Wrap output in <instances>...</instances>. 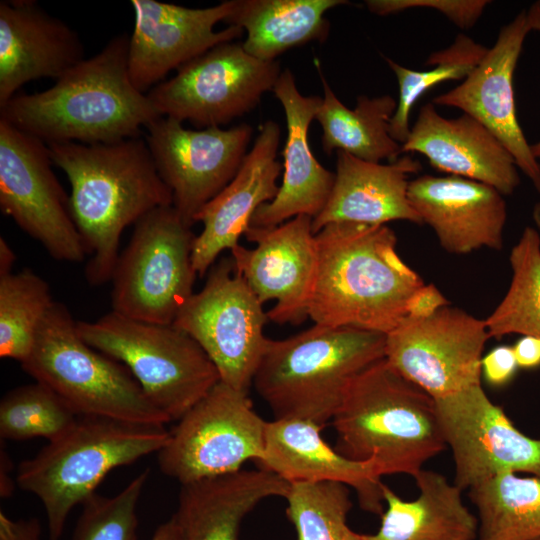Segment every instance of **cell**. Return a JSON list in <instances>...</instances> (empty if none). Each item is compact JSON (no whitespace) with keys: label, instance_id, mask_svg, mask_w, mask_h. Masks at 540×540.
<instances>
[{"label":"cell","instance_id":"19","mask_svg":"<svg viewBox=\"0 0 540 540\" xmlns=\"http://www.w3.org/2000/svg\"><path fill=\"white\" fill-rule=\"evenodd\" d=\"M534 30L528 11L501 28L497 40L463 82L432 103L455 107L491 131L513 156L517 167L540 192V163L517 120L513 75L527 34Z\"/></svg>","mask_w":540,"mask_h":540},{"label":"cell","instance_id":"27","mask_svg":"<svg viewBox=\"0 0 540 540\" xmlns=\"http://www.w3.org/2000/svg\"><path fill=\"white\" fill-rule=\"evenodd\" d=\"M290 483L258 468L181 485L173 514L179 540H239L243 519L269 497H285Z\"/></svg>","mask_w":540,"mask_h":540},{"label":"cell","instance_id":"4","mask_svg":"<svg viewBox=\"0 0 540 540\" xmlns=\"http://www.w3.org/2000/svg\"><path fill=\"white\" fill-rule=\"evenodd\" d=\"M331 422L335 449L373 460L381 476L414 477L446 448L435 399L385 358L355 378Z\"/></svg>","mask_w":540,"mask_h":540},{"label":"cell","instance_id":"11","mask_svg":"<svg viewBox=\"0 0 540 540\" xmlns=\"http://www.w3.org/2000/svg\"><path fill=\"white\" fill-rule=\"evenodd\" d=\"M281 72L277 60L257 59L242 43L229 41L178 68L147 96L160 116L202 129L221 127L255 109Z\"/></svg>","mask_w":540,"mask_h":540},{"label":"cell","instance_id":"39","mask_svg":"<svg viewBox=\"0 0 540 540\" xmlns=\"http://www.w3.org/2000/svg\"><path fill=\"white\" fill-rule=\"evenodd\" d=\"M517 361L513 348L500 345L482 357L481 369L486 381L493 386H503L514 376Z\"/></svg>","mask_w":540,"mask_h":540},{"label":"cell","instance_id":"44","mask_svg":"<svg viewBox=\"0 0 540 540\" xmlns=\"http://www.w3.org/2000/svg\"><path fill=\"white\" fill-rule=\"evenodd\" d=\"M16 257L12 248L5 240L0 237V276L12 273Z\"/></svg>","mask_w":540,"mask_h":540},{"label":"cell","instance_id":"25","mask_svg":"<svg viewBox=\"0 0 540 540\" xmlns=\"http://www.w3.org/2000/svg\"><path fill=\"white\" fill-rule=\"evenodd\" d=\"M272 92L285 113L287 138L279 190L272 201L256 210L251 220L250 226L262 228L278 226L298 215L315 218L326 205L335 181V173L319 163L308 140L322 97L302 95L289 69L281 72Z\"/></svg>","mask_w":540,"mask_h":540},{"label":"cell","instance_id":"34","mask_svg":"<svg viewBox=\"0 0 540 540\" xmlns=\"http://www.w3.org/2000/svg\"><path fill=\"white\" fill-rule=\"evenodd\" d=\"M53 303L48 283L25 268L0 276V356L22 363Z\"/></svg>","mask_w":540,"mask_h":540},{"label":"cell","instance_id":"15","mask_svg":"<svg viewBox=\"0 0 540 540\" xmlns=\"http://www.w3.org/2000/svg\"><path fill=\"white\" fill-rule=\"evenodd\" d=\"M156 169L172 193V206L191 226L198 212L236 176L247 155L252 127L187 129L159 117L143 135Z\"/></svg>","mask_w":540,"mask_h":540},{"label":"cell","instance_id":"33","mask_svg":"<svg viewBox=\"0 0 540 540\" xmlns=\"http://www.w3.org/2000/svg\"><path fill=\"white\" fill-rule=\"evenodd\" d=\"M487 51L488 48L467 35L459 34L448 48L429 55L425 65L433 68L427 70H412L385 57L399 87L397 108L389 126L390 136L401 145L404 144L410 134V112L416 101L437 84L448 80H464Z\"/></svg>","mask_w":540,"mask_h":540},{"label":"cell","instance_id":"46","mask_svg":"<svg viewBox=\"0 0 540 540\" xmlns=\"http://www.w3.org/2000/svg\"><path fill=\"white\" fill-rule=\"evenodd\" d=\"M536 30H540V3L538 4L536 13ZM531 151L534 157L540 160V140L536 144L531 145Z\"/></svg>","mask_w":540,"mask_h":540},{"label":"cell","instance_id":"45","mask_svg":"<svg viewBox=\"0 0 540 540\" xmlns=\"http://www.w3.org/2000/svg\"><path fill=\"white\" fill-rule=\"evenodd\" d=\"M151 540H179L178 531L174 518L161 524L155 531Z\"/></svg>","mask_w":540,"mask_h":540},{"label":"cell","instance_id":"17","mask_svg":"<svg viewBox=\"0 0 540 540\" xmlns=\"http://www.w3.org/2000/svg\"><path fill=\"white\" fill-rule=\"evenodd\" d=\"M312 220L298 215L274 227L250 226L244 236L255 247L238 244L230 251L258 300L276 301L267 312L275 323L297 325L308 317L318 266Z\"/></svg>","mask_w":540,"mask_h":540},{"label":"cell","instance_id":"8","mask_svg":"<svg viewBox=\"0 0 540 540\" xmlns=\"http://www.w3.org/2000/svg\"><path fill=\"white\" fill-rule=\"evenodd\" d=\"M80 337L123 364L149 400L179 420L219 381V373L187 333L173 324L130 319L111 311L93 322L77 321Z\"/></svg>","mask_w":540,"mask_h":540},{"label":"cell","instance_id":"12","mask_svg":"<svg viewBox=\"0 0 540 540\" xmlns=\"http://www.w3.org/2000/svg\"><path fill=\"white\" fill-rule=\"evenodd\" d=\"M231 259L210 269L173 325L192 337L215 365L220 381L248 391L269 339L267 312Z\"/></svg>","mask_w":540,"mask_h":540},{"label":"cell","instance_id":"21","mask_svg":"<svg viewBox=\"0 0 540 540\" xmlns=\"http://www.w3.org/2000/svg\"><path fill=\"white\" fill-rule=\"evenodd\" d=\"M323 428L296 418L267 422L264 449L255 461L257 466L289 483L344 484L354 489L364 511L381 516L384 483L375 462L356 461L340 454L322 438Z\"/></svg>","mask_w":540,"mask_h":540},{"label":"cell","instance_id":"14","mask_svg":"<svg viewBox=\"0 0 540 540\" xmlns=\"http://www.w3.org/2000/svg\"><path fill=\"white\" fill-rule=\"evenodd\" d=\"M485 320L446 305L424 319L405 318L386 335L385 359L434 399L481 384Z\"/></svg>","mask_w":540,"mask_h":540},{"label":"cell","instance_id":"37","mask_svg":"<svg viewBox=\"0 0 540 540\" xmlns=\"http://www.w3.org/2000/svg\"><path fill=\"white\" fill-rule=\"evenodd\" d=\"M148 477L145 469L116 495L94 493L82 504L72 540H137V505Z\"/></svg>","mask_w":540,"mask_h":540},{"label":"cell","instance_id":"13","mask_svg":"<svg viewBox=\"0 0 540 540\" xmlns=\"http://www.w3.org/2000/svg\"><path fill=\"white\" fill-rule=\"evenodd\" d=\"M52 164L47 144L0 119L1 211L51 257L79 263L87 254Z\"/></svg>","mask_w":540,"mask_h":540},{"label":"cell","instance_id":"20","mask_svg":"<svg viewBox=\"0 0 540 540\" xmlns=\"http://www.w3.org/2000/svg\"><path fill=\"white\" fill-rule=\"evenodd\" d=\"M280 137L279 124L266 121L236 176L195 216L194 222L203 226L195 237L192 252L193 267L199 277L220 253L239 244L256 210L275 198L283 167L277 160Z\"/></svg>","mask_w":540,"mask_h":540},{"label":"cell","instance_id":"41","mask_svg":"<svg viewBox=\"0 0 540 540\" xmlns=\"http://www.w3.org/2000/svg\"><path fill=\"white\" fill-rule=\"evenodd\" d=\"M41 524L37 518L13 520L0 511V540H40Z\"/></svg>","mask_w":540,"mask_h":540},{"label":"cell","instance_id":"10","mask_svg":"<svg viewBox=\"0 0 540 540\" xmlns=\"http://www.w3.org/2000/svg\"><path fill=\"white\" fill-rule=\"evenodd\" d=\"M266 425L248 391L219 381L169 431L160 470L181 485L235 473L261 457Z\"/></svg>","mask_w":540,"mask_h":540},{"label":"cell","instance_id":"40","mask_svg":"<svg viewBox=\"0 0 540 540\" xmlns=\"http://www.w3.org/2000/svg\"><path fill=\"white\" fill-rule=\"evenodd\" d=\"M446 305H449L447 299L434 285L424 284L411 296L407 305L406 318L424 319Z\"/></svg>","mask_w":540,"mask_h":540},{"label":"cell","instance_id":"9","mask_svg":"<svg viewBox=\"0 0 540 540\" xmlns=\"http://www.w3.org/2000/svg\"><path fill=\"white\" fill-rule=\"evenodd\" d=\"M134 225L111 278L112 311L138 321L173 324L193 294L196 236L172 205L150 211Z\"/></svg>","mask_w":540,"mask_h":540},{"label":"cell","instance_id":"30","mask_svg":"<svg viewBox=\"0 0 540 540\" xmlns=\"http://www.w3.org/2000/svg\"><path fill=\"white\" fill-rule=\"evenodd\" d=\"M324 95L315 119L322 128V148L330 155L344 151L368 162L396 161L402 145L389 133L397 101L390 95L357 98L353 109L345 106L325 79L319 61L315 59Z\"/></svg>","mask_w":540,"mask_h":540},{"label":"cell","instance_id":"24","mask_svg":"<svg viewBox=\"0 0 540 540\" xmlns=\"http://www.w3.org/2000/svg\"><path fill=\"white\" fill-rule=\"evenodd\" d=\"M401 152L422 154L435 169L484 183L504 196L520 184L513 156L489 129L466 113L444 118L433 103L420 108Z\"/></svg>","mask_w":540,"mask_h":540},{"label":"cell","instance_id":"23","mask_svg":"<svg viewBox=\"0 0 540 540\" xmlns=\"http://www.w3.org/2000/svg\"><path fill=\"white\" fill-rule=\"evenodd\" d=\"M84 59L78 33L35 0L0 2V107L26 83L56 81Z\"/></svg>","mask_w":540,"mask_h":540},{"label":"cell","instance_id":"3","mask_svg":"<svg viewBox=\"0 0 540 540\" xmlns=\"http://www.w3.org/2000/svg\"><path fill=\"white\" fill-rule=\"evenodd\" d=\"M318 266L308 317L330 327L387 335L424 285L400 258L387 225L335 222L315 234Z\"/></svg>","mask_w":540,"mask_h":540},{"label":"cell","instance_id":"31","mask_svg":"<svg viewBox=\"0 0 540 540\" xmlns=\"http://www.w3.org/2000/svg\"><path fill=\"white\" fill-rule=\"evenodd\" d=\"M478 540H540V478L498 474L469 489Z\"/></svg>","mask_w":540,"mask_h":540},{"label":"cell","instance_id":"29","mask_svg":"<svg viewBox=\"0 0 540 540\" xmlns=\"http://www.w3.org/2000/svg\"><path fill=\"white\" fill-rule=\"evenodd\" d=\"M345 0H234L224 20L246 32L242 43L251 56L274 61L285 51L311 41L324 42L329 33L325 13Z\"/></svg>","mask_w":540,"mask_h":540},{"label":"cell","instance_id":"36","mask_svg":"<svg viewBox=\"0 0 540 540\" xmlns=\"http://www.w3.org/2000/svg\"><path fill=\"white\" fill-rule=\"evenodd\" d=\"M77 416L49 388L35 382L8 391L0 402L1 440L43 437L65 432Z\"/></svg>","mask_w":540,"mask_h":540},{"label":"cell","instance_id":"43","mask_svg":"<svg viewBox=\"0 0 540 540\" xmlns=\"http://www.w3.org/2000/svg\"><path fill=\"white\" fill-rule=\"evenodd\" d=\"M12 461L8 453L1 447L0 451V496L8 498L13 494L14 482L11 477Z\"/></svg>","mask_w":540,"mask_h":540},{"label":"cell","instance_id":"42","mask_svg":"<svg viewBox=\"0 0 540 540\" xmlns=\"http://www.w3.org/2000/svg\"><path fill=\"white\" fill-rule=\"evenodd\" d=\"M518 367L531 369L540 366V339L530 335L521 337L512 347Z\"/></svg>","mask_w":540,"mask_h":540},{"label":"cell","instance_id":"6","mask_svg":"<svg viewBox=\"0 0 540 540\" xmlns=\"http://www.w3.org/2000/svg\"><path fill=\"white\" fill-rule=\"evenodd\" d=\"M168 437L164 426L79 416L65 432L19 464L16 483L39 498L49 540H60L72 509L90 498L109 472L158 453Z\"/></svg>","mask_w":540,"mask_h":540},{"label":"cell","instance_id":"28","mask_svg":"<svg viewBox=\"0 0 540 540\" xmlns=\"http://www.w3.org/2000/svg\"><path fill=\"white\" fill-rule=\"evenodd\" d=\"M419 495L403 500L383 485L386 509L374 534L362 540H475L478 518L464 504L462 490L435 471L424 468L414 477Z\"/></svg>","mask_w":540,"mask_h":540},{"label":"cell","instance_id":"32","mask_svg":"<svg viewBox=\"0 0 540 540\" xmlns=\"http://www.w3.org/2000/svg\"><path fill=\"white\" fill-rule=\"evenodd\" d=\"M512 278L499 305L485 319L490 338L509 334L540 339V236L526 227L509 255Z\"/></svg>","mask_w":540,"mask_h":540},{"label":"cell","instance_id":"22","mask_svg":"<svg viewBox=\"0 0 540 540\" xmlns=\"http://www.w3.org/2000/svg\"><path fill=\"white\" fill-rule=\"evenodd\" d=\"M503 196L489 185L453 175H422L408 186L409 201L422 223L452 254L502 248L507 218Z\"/></svg>","mask_w":540,"mask_h":540},{"label":"cell","instance_id":"7","mask_svg":"<svg viewBox=\"0 0 540 540\" xmlns=\"http://www.w3.org/2000/svg\"><path fill=\"white\" fill-rule=\"evenodd\" d=\"M77 416L164 426L171 420L156 407L120 362L88 345L68 308L53 301L21 363Z\"/></svg>","mask_w":540,"mask_h":540},{"label":"cell","instance_id":"2","mask_svg":"<svg viewBox=\"0 0 540 540\" xmlns=\"http://www.w3.org/2000/svg\"><path fill=\"white\" fill-rule=\"evenodd\" d=\"M130 35L112 37L55 84L18 93L0 107V119L45 144L110 143L144 135L161 117L147 94L132 84L128 70Z\"/></svg>","mask_w":540,"mask_h":540},{"label":"cell","instance_id":"35","mask_svg":"<svg viewBox=\"0 0 540 540\" xmlns=\"http://www.w3.org/2000/svg\"><path fill=\"white\" fill-rule=\"evenodd\" d=\"M286 515L298 540H362L351 530L347 515L352 508L348 486L337 482H295L284 497Z\"/></svg>","mask_w":540,"mask_h":540},{"label":"cell","instance_id":"38","mask_svg":"<svg viewBox=\"0 0 540 540\" xmlns=\"http://www.w3.org/2000/svg\"><path fill=\"white\" fill-rule=\"evenodd\" d=\"M487 0H367L368 10L385 16L413 8L435 9L461 29L472 28L481 17Z\"/></svg>","mask_w":540,"mask_h":540},{"label":"cell","instance_id":"18","mask_svg":"<svg viewBox=\"0 0 540 540\" xmlns=\"http://www.w3.org/2000/svg\"><path fill=\"white\" fill-rule=\"evenodd\" d=\"M234 0L207 8H188L157 0H132L128 70L132 84L147 94L167 75L211 48L243 34L236 26L215 31L229 16Z\"/></svg>","mask_w":540,"mask_h":540},{"label":"cell","instance_id":"16","mask_svg":"<svg viewBox=\"0 0 540 540\" xmlns=\"http://www.w3.org/2000/svg\"><path fill=\"white\" fill-rule=\"evenodd\" d=\"M435 402L454 460L453 483L462 491L505 472L540 478V438L518 430L481 384Z\"/></svg>","mask_w":540,"mask_h":540},{"label":"cell","instance_id":"26","mask_svg":"<svg viewBox=\"0 0 540 540\" xmlns=\"http://www.w3.org/2000/svg\"><path fill=\"white\" fill-rule=\"evenodd\" d=\"M335 181L323 210L312 220L316 234L335 222L386 225L404 220L422 221L408 198V176L422 169L409 155L381 164L368 162L344 151H336Z\"/></svg>","mask_w":540,"mask_h":540},{"label":"cell","instance_id":"5","mask_svg":"<svg viewBox=\"0 0 540 540\" xmlns=\"http://www.w3.org/2000/svg\"><path fill=\"white\" fill-rule=\"evenodd\" d=\"M385 344V334L314 324L289 338L269 339L252 385L275 419L324 427L355 378L385 358Z\"/></svg>","mask_w":540,"mask_h":540},{"label":"cell","instance_id":"1","mask_svg":"<svg viewBox=\"0 0 540 540\" xmlns=\"http://www.w3.org/2000/svg\"><path fill=\"white\" fill-rule=\"evenodd\" d=\"M71 185L70 211L89 259L91 286L111 281L123 230L150 211L173 204L143 136L110 143L47 145Z\"/></svg>","mask_w":540,"mask_h":540}]
</instances>
